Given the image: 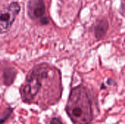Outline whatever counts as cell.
<instances>
[{
    "mask_svg": "<svg viewBox=\"0 0 125 124\" xmlns=\"http://www.w3.org/2000/svg\"><path fill=\"white\" fill-rule=\"evenodd\" d=\"M59 72L48 64L35 67L28 75L21 93L24 102H34L52 84L59 83Z\"/></svg>",
    "mask_w": 125,
    "mask_h": 124,
    "instance_id": "1",
    "label": "cell"
},
{
    "mask_svg": "<svg viewBox=\"0 0 125 124\" xmlns=\"http://www.w3.org/2000/svg\"><path fill=\"white\" fill-rule=\"evenodd\" d=\"M66 111L75 124H89L92 121V101L86 88L78 86L72 90Z\"/></svg>",
    "mask_w": 125,
    "mask_h": 124,
    "instance_id": "2",
    "label": "cell"
},
{
    "mask_svg": "<svg viewBox=\"0 0 125 124\" xmlns=\"http://www.w3.org/2000/svg\"><path fill=\"white\" fill-rule=\"evenodd\" d=\"M27 12L32 20H40L42 24H46L48 22L46 18H43L45 12V6L42 0H29L27 5Z\"/></svg>",
    "mask_w": 125,
    "mask_h": 124,
    "instance_id": "4",
    "label": "cell"
},
{
    "mask_svg": "<svg viewBox=\"0 0 125 124\" xmlns=\"http://www.w3.org/2000/svg\"><path fill=\"white\" fill-rule=\"evenodd\" d=\"M108 23L105 20H101L95 27V34L97 38H102L106 33L108 29Z\"/></svg>",
    "mask_w": 125,
    "mask_h": 124,
    "instance_id": "5",
    "label": "cell"
},
{
    "mask_svg": "<svg viewBox=\"0 0 125 124\" xmlns=\"http://www.w3.org/2000/svg\"><path fill=\"white\" fill-rule=\"evenodd\" d=\"M50 124H62V122L59 119H58V118H53V119L51 121Z\"/></svg>",
    "mask_w": 125,
    "mask_h": 124,
    "instance_id": "6",
    "label": "cell"
},
{
    "mask_svg": "<svg viewBox=\"0 0 125 124\" xmlns=\"http://www.w3.org/2000/svg\"><path fill=\"white\" fill-rule=\"evenodd\" d=\"M19 12L20 6L17 2L0 6V34L6 32L10 28Z\"/></svg>",
    "mask_w": 125,
    "mask_h": 124,
    "instance_id": "3",
    "label": "cell"
}]
</instances>
